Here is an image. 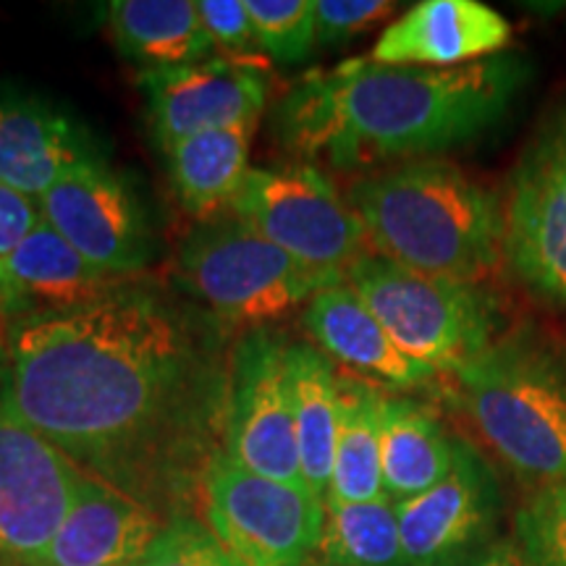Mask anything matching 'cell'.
<instances>
[{"instance_id":"obj_1","label":"cell","mask_w":566,"mask_h":566,"mask_svg":"<svg viewBox=\"0 0 566 566\" xmlns=\"http://www.w3.org/2000/svg\"><path fill=\"white\" fill-rule=\"evenodd\" d=\"M200 378V349L181 315L124 286L19 321L3 370L13 412L74 462L92 464L118 462L163 436Z\"/></svg>"},{"instance_id":"obj_2","label":"cell","mask_w":566,"mask_h":566,"mask_svg":"<svg viewBox=\"0 0 566 566\" xmlns=\"http://www.w3.org/2000/svg\"><path fill=\"white\" fill-rule=\"evenodd\" d=\"M530 76L533 66L520 53L454 69L354 59L296 82L275 111V124L292 150L336 168L433 158L499 124Z\"/></svg>"},{"instance_id":"obj_3","label":"cell","mask_w":566,"mask_h":566,"mask_svg":"<svg viewBox=\"0 0 566 566\" xmlns=\"http://www.w3.org/2000/svg\"><path fill=\"white\" fill-rule=\"evenodd\" d=\"M378 258L436 279L483 283L504 263V200L441 158L405 160L352 187Z\"/></svg>"},{"instance_id":"obj_4","label":"cell","mask_w":566,"mask_h":566,"mask_svg":"<svg viewBox=\"0 0 566 566\" xmlns=\"http://www.w3.org/2000/svg\"><path fill=\"white\" fill-rule=\"evenodd\" d=\"M467 415L516 478L566 480V349L537 325L501 334L457 370Z\"/></svg>"},{"instance_id":"obj_5","label":"cell","mask_w":566,"mask_h":566,"mask_svg":"<svg viewBox=\"0 0 566 566\" xmlns=\"http://www.w3.org/2000/svg\"><path fill=\"white\" fill-rule=\"evenodd\" d=\"M346 283L396 346L430 370H462L499 338V300L483 283L422 275L378 254H363Z\"/></svg>"},{"instance_id":"obj_6","label":"cell","mask_w":566,"mask_h":566,"mask_svg":"<svg viewBox=\"0 0 566 566\" xmlns=\"http://www.w3.org/2000/svg\"><path fill=\"white\" fill-rule=\"evenodd\" d=\"M176 268L189 294L237 323L279 321L323 289L346 283L296 263L237 218L197 226Z\"/></svg>"},{"instance_id":"obj_7","label":"cell","mask_w":566,"mask_h":566,"mask_svg":"<svg viewBox=\"0 0 566 566\" xmlns=\"http://www.w3.org/2000/svg\"><path fill=\"white\" fill-rule=\"evenodd\" d=\"M231 216L296 263L342 281L370 247L357 212L313 163L252 168Z\"/></svg>"},{"instance_id":"obj_8","label":"cell","mask_w":566,"mask_h":566,"mask_svg":"<svg viewBox=\"0 0 566 566\" xmlns=\"http://www.w3.org/2000/svg\"><path fill=\"white\" fill-rule=\"evenodd\" d=\"M210 533L242 566H302L321 546L325 499L304 483L254 475L226 454L205 472Z\"/></svg>"},{"instance_id":"obj_9","label":"cell","mask_w":566,"mask_h":566,"mask_svg":"<svg viewBox=\"0 0 566 566\" xmlns=\"http://www.w3.org/2000/svg\"><path fill=\"white\" fill-rule=\"evenodd\" d=\"M504 263L541 300L566 304V103L551 113L509 179Z\"/></svg>"},{"instance_id":"obj_10","label":"cell","mask_w":566,"mask_h":566,"mask_svg":"<svg viewBox=\"0 0 566 566\" xmlns=\"http://www.w3.org/2000/svg\"><path fill=\"white\" fill-rule=\"evenodd\" d=\"M286 349L268 331H254L233 349L223 454L254 475L304 483Z\"/></svg>"},{"instance_id":"obj_11","label":"cell","mask_w":566,"mask_h":566,"mask_svg":"<svg viewBox=\"0 0 566 566\" xmlns=\"http://www.w3.org/2000/svg\"><path fill=\"white\" fill-rule=\"evenodd\" d=\"M80 478L74 459L13 412L0 373V562L40 564Z\"/></svg>"},{"instance_id":"obj_12","label":"cell","mask_w":566,"mask_h":566,"mask_svg":"<svg viewBox=\"0 0 566 566\" xmlns=\"http://www.w3.org/2000/svg\"><path fill=\"white\" fill-rule=\"evenodd\" d=\"M493 467L467 441H457L454 467L441 483L396 504L407 566H464L491 546L501 516Z\"/></svg>"},{"instance_id":"obj_13","label":"cell","mask_w":566,"mask_h":566,"mask_svg":"<svg viewBox=\"0 0 566 566\" xmlns=\"http://www.w3.org/2000/svg\"><path fill=\"white\" fill-rule=\"evenodd\" d=\"M53 226L87 263L124 279L150 260V233L124 179L103 160L71 168L38 200Z\"/></svg>"},{"instance_id":"obj_14","label":"cell","mask_w":566,"mask_h":566,"mask_svg":"<svg viewBox=\"0 0 566 566\" xmlns=\"http://www.w3.org/2000/svg\"><path fill=\"white\" fill-rule=\"evenodd\" d=\"M139 84L153 137L163 150L197 134L258 124L268 101L265 71L229 59L145 71Z\"/></svg>"},{"instance_id":"obj_15","label":"cell","mask_w":566,"mask_h":566,"mask_svg":"<svg viewBox=\"0 0 566 566\" xmlns=\"http://www.w3.org/2000/svg\"><path fill=\"white\" fill-rule=\"evenodd\" d=\"M160 516L105 478L82 472L38 566H139L163 535Z\"/></svg>"},{"instance_id":"obj_16","label":"cell","mask_w":566,"mask_h":566,"mask_svg":"<svg viewBox=\"0 0 566 566\" xmlns=\"http://www.w3.org/2000/svg\"><path fill=\"white\" fill-rule=\"evenodd\" d=\"M512 34L509 19L478 0H422L380 32L370 61L380 66H467L504 53Z\"/></svg>"},{"instance_id":"obj_17","label":"cell","mask_w":566,"mask_h":566,"mask_svg":"<svg viewBox=\"0 0 566 566\" xmlns=\"http://www.w3.org/2000/svg\"><path fill=\"white\" fill-rule=\"evenodd\" d=\"M82 126L40 97L0 95V184L40 200L71 168L97 163Z\"/></svg>"},{"instance_id":"obj_18","label":"cell","mask_w":566,"mask_h":566,"mask_svg":"<svg viewBox=\"0 0 566 566\" xmlns=\"http://www.w3.org/2000/svg\"><path fill=\"white\" fill-rule=\"evenodd\" d=\"M304 325L323 354L396 388L420 386L436 373L396 346L349 283L317 292L304 310Z\"/></svg>"},{"instance_id":"obj_19","label":"cell","mask_w":566,"mask_h":566,"mask_svg":"<svg viewBox=\"0 0 566 566\" xmlns=\"http://www.w3.org/2000/svg\"><path fill=\"white\" fill-rule=\"evenodd\" d=\"M108 27L118 53L145 71L210 59L212 40L192 0H113Z\"/></svg>"},{"instance_id":"obj_20","label":"cell","mask_w":566,"mask_h":566,"mask_svg":"<svg viewBox=\"0 0 566 566\" xmlns=\"http://www.w3.org/2000/svg\"><path fill=\"white\" fill-rule=\"evenodd\" d=\"M3 265L19 302L45 304L40 313L82 307L122 289L116 275L87 263L45 221H40L38 229L3 260Z\"/></svg>"},{"instance_id":"obj_21","label":"cell","mask_w":566,"mask_h":566,"mask_svg":"<svg viewBox=\"0 0 566 566\" xmlns=\"http://www.w3.org/2000/svg\"><path fill=\"white\" fill-rule=\"evenodd\" d=\"M457 441L428 407L384 396L380 464L388 499L401 504L441 483L454 467Z\"/></svg>"},{"instance_id":"obj_22","label":"cell","mask_w":566,"mask_h":566,"mask_svg":"<svg viewBox=\"0 0 566 566\" xmlns=\"http://www.w3.org/2000/svg\"><path fill=\"white\" fill-rule=\"evenodd\" d=\"M258 124L197 134L166 147V166L184 208L210 221L231 210L250 176V147Z\"/></svg>"},{"instance_id":"obj_23","label":"cell","mask_w":566,"mask_h":566,"mask_svg":"<svg viewBox=\"0 0 566 566\" xmlns=\"http://www.w3.org/2000/svg\"><path fill=\"white\" fill-rule=\"evenodd\" d=\"M289 380L300 446L302 480L310 491L325 499L334 472V451L342 415V384L321 349L307 344H289Z\"/></svg>"},{"instance_id":"obj_24","label":"cell","mask_w":566,"mask_h":566,"mask_svg":"<svg viewBox=\"0 0 566 566\" xmlns=\"http://www.w3.org/2000/svg\"><path fill=\"white\" fill-rule=\"evenodd\" d=\"M342 384V415L334 451V472L325 501L334 504H365L388 499L380 464V407L378 394L363 380H338Z\"/></svg>"},{"instance_id":"obj_25","label":"cell","mask_w":566,"mask_h":566,"mask_svg":"<svg viewBox=\"0 0 566 566\" xmlns=\"http://www.w3.org/2000/svg\"><path fill=\"white\" fill-rule=\"evenodd\" d=\"M317 554L325 566H407L396 504L391 499L365 504L325 501Z\"/></svg>"},{"instance_id":"obj_26","label":"cell","mask_w":566,"mask_h":566,"mask_svg":"<svg viewBox=\"0 0 566 566\" xmlns=\"http://www.w3.org/2000/svg\"><path fill=\"white\" fill-rule=\"evenodd\" d=\"M258 45L273 61L302 63L317 45L315 0H247Z\"/></svg>"},{"instance_id":"obj_27","label":"cell","mask_w":566,"mask_h":566,"mask_svg":"<svg viewBox=\"0 0 566 566\" xmlns=\"http://www.w3.org/2000/svg\"><path fill=\"white\" fill-rule=\"evenodd\" d=\"M516 546L533 566H566V480L535 488L514 516Z\"/></svg>"},{"instance_id":"obj_28","label":"cell","mask_w":566,"mask_h":566,"mask_svg":"<svg viewBox=\"0 0 566 566\" xmlns=\"http://www.w3.org/2000/svg\"><path fill=\"white\" fill-rule=\"evenodd\" d=\"M139 566H242L208 527L195 520H176L163 530Z\"/></svg>"},{"instance_id":"obj_29","label":"cell","mask_w":566,"mask_h":566,"mask_svg":"<svg viewBox=\"0 0 566 566\" xmlns=\"http://www.w3.org/2000/svg\"><path fill=\"white\" fill-rule=\"evenodd\" d=\"M394 11L388 0H315V32L321 45H342Z\"/></svg>"},{"instance_id":"obj_30","label":"cell","mask_w":566,"mask_h":566,"mask_svg":"<svg viewBox=\"0 0 566 566\" xmlns=\"http://www.w3.org/2000/svg\"><path fill=\"white\" fill-rule=\"evenodd\" d=\"M197 11H200L205 32L210 34L212 48L250 53L258 45L247 0H197Z\"/></svg>"},{"instance_id":"obj_31","label":"cell","mask_w":566,"mask_h":566,"mask_svg":"<svg viewBox=\"0 0 566 566\" xmlns=\"http://www.w3.org/2000/svg\"><path fill=\"white\" fill-rule=\"evenodd\" d=\"M42 221L40 205L32 197L0 184V260H6Z\"/></svg>"},{"instance_id":"obj_32","label":"cell","mask_w":566,"mask_h":566,"mask_svg":"<svg viewBox=\"0 0 566 566\" xmlns=\"http://www.w3.org/2000/svg\"><path fill=\"white\" fill-rule=\"evenodd\" d=\"M464 566H533L514 541H495Z\"/></svg>"},{"instance_id":"obj_33","label":"cell","mask_w":566,"mask_h":566,"mask_svg":"<svg viewBox=\"0 0 566 566\" xmlns=\"http://www.w3.org/2000/svg\"><path fill=\"white\" fill-rule=\"evenodd\" d=\"M17 302H19V296H17V292H13L3 260H0V307H11V304H17Z\"/></svg>"},{"instance_id":"obj_34","label":"cell","mask_w":566,"mask_h":566,"mask_svg":"<svg viewBox=\"0 0 566 566\" xmlns=\"http://www.w3.org/2000/svg\"><path fill=\"white\" fill-rule=\"evenodd\" d=\"M302 566H325L323 562L321 564H317V562H307V564H302Z\"/></svg>"}]
</instances>
